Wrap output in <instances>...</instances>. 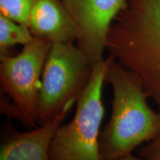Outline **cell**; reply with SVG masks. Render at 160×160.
<instances>
[{
	"label": "cell",
	"instance_id": "6da1fadb",
	"mask_svg": "<svg viewBox=\"0 0 160 160\" xmlns=\"http://www.w3.org/2000/svg\"><path fill=\"white\" fill-rule=\"evenodd\" d=\"M106 51L137 76L160 113V0H127L110 27Z\"/></svg>",
	"mask_w": 160,
	"mask_h": 160
},
{
	"label": "cell",
	"instance_id": "7a4b0ae2",
	"mask_svg": "<svg viewBox=\"0 0 160 160\" xmlns=\"http://www.w3.org/2000/svg\"><path fill=\"white\" fill-rule=\"evenodd\" d=\"M105 82L113 88V97L111 118L99 137L103 160L132 154L140 145L160 136V113L149 106L148 96L135 73L113 58Z\"/></svg>",
	"mask_w": 160,
	"mask_h": 160
},
{
	"label": "cell",
	"instance_id": "3957f363",
	"mask_svg": "<svg viewBox=\"0 0 160 160\" xmlns=\"http://www.w3.org/2000/svg\"><path fill=\"white\" fill-rule=\"evenodd\" d=\"M111 56L93 64L91 77L77 100L75 114L61 125L50 147L51 160H103L99 137L105 116L102 88Z\"/></svg>",
	"mask_w": 160,
	"mask_h": 160
},
{
	"label": "cell",
	"instance_id": "277c9868",
	"mask_svg": "<svg viewBox=\"0 0 160 160\" xmlns=\"http://www.w3.org/2000/svg\"><path fill=\"white\" fill-rule=\"evenodd\" d=\"M51 46L34 38L18 54L0 56V111L28 128L37 127L38 94Z\"/></svg>",
	"mask_w": 160,
	"mask_h": 160
},
{
	"label": "cell",
	"instance_id": "5b68a950",
	"mask_svg": "<svg viewBox=\"0 0 160 160\" xmlns=\"http://www.w3.org/2000/svg\"><path fill=\"white\" fill-rule=\"evenodd\" d=\"M93 65L74 43L52 44L38 94V125L59 115L70 102H77L90 81Z\"/></svg>",
	"mask_w": 160,
	"mask_h": 160
},
{
	"label": "cell",
	"instance_id": "8992f818",
	"mask_svg": "<svg viewBox=\"0 0 160 160\" xmlns=\"http://www.w3.org/2000/svg\"><path fill=\"white\" fill-rule=\"evenodd\" d=\"M78 29L77 45L92 64L104 59L112 22L127 0H61Z\"/></svg>",
	"mask_w": 160,
	"mask_h": 160
},
{
	"label": "cell",
	"instance_id": "52a82bcc",
	"mask_svg": "<svg viewBox=\"0 0 160 160\" xmlns=\"http://www.w3.org/2000/svg\"><path fill=\"white\" fill-rule=\"evenodd\" d=\"M75 102H70L59 115L28 132L18 131L8 121L1 131L0 160H51L53 136Z\"/></svg>",
	"mask_w": 160,
	"mask_h": 160
},
{
	"label": "cell",
	"instance_id": "ba28073f",
	"mask_svg": "<svg viewBox=\"0 0 160 160\" xmlns=\"http://www.w3.org/2000/svg\"><path fill=\"white\" fill-rule=\"evenodd\" d=\"M28 27L33 37L53 43H74L78 29L61 0H35Z\"/></svg>",
	"mask_w": 160,
	"mask_h": 160
},
{
	"label": "cell",
	"instance_id": "9c48e42d",
	"mask_svg": "<svg viewBox=\"0 0 160 160\" xmlns=\"http://www.w3.org/2000/svg\"><path fill=\"white\" fill-rule=\"evenodd\" d=\"M33 39L28 26L0 14V56L9 54V50L13 47L18 45L24 46Z\"/></svg>",
	"mask_w": 160,
	"mask_h": 160
},
{
	"label": "cell",
	"instance_id": "30bf717a",
	"mask_svg": "<svg viewBox=\"0 0 160 160\" xmlns=\"http://www.w3.org/2000/svg\"><path fill=\"white\" fill-rule=\"evenodd\" d=\"M35 0H0V14L28 26Z\"/></svg>",
	"mask_w": 160,
	"mask_h": 160
},
{
	"label": "cell",
	"instance_id": "8fae6325",
	"mask_svg": "<svg viewBox=\"0 0 160 160\" xmlns=\"http://www.w3.org/2000/svg\"><path fill=\"white\" fill-rule=\"evenodd\" d=\"M140 157L148 160H160V136L148 142L138 151Z\"/></svg>",
	"mask_w": 160,
	"mask_h": 160
},
{
	"label": "cell",
	"instance_id": "7c38bea8",
	"mask_svg": "<svg viewBox=\"0 0 160 160\" xmlns=\"http://www.w3.org/2000/svg\"><path fill=\"white\" fill-rule=\"evenodd\" d=\"M105 160H148V159H145L142 157H133L132 154H129L127 156H125V157H120V158H117V159H105Z\"/></svg>",
	"mask_w": 160,
	"mask_h": 160
}]
</instances>
